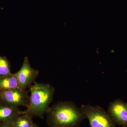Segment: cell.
Listing matches in <instances>:
<instances>
[{
	"mask_svg": "<svg viewBox=\"0 0 127 127\" xmlns=\"http://www.w3.org/2000/svg\"><path fill=\"white\" fill-rule=\"evenodd\" d=\"M20 88L23 91L31 86L35 82L39 74V71L32 67L28 58L25 57L21 69L15 73Z\"/></svg>",
	"mask_w": 127,
	"mask_h": 127,
	"instance_id": "5b68a950",
	"label": "cell"
},
{
	"mask_svg": "<svg viewBox=\"0 0 127 127\" xmlns=\"http://www.w3.org/2000/svg\"><path fill=\"white\" fill-rule=\"evenodd\" d=\"M1 103V97L0 94V104Z\"/></svg>",
	"mask_w": 127,
	"mask_h": 127,
	"instance_id": "4fadbf2b",
	"label": "cell"
},
{
	"mask_svg": "<svg viewBox=\"0 0 127 127\" xmlns=\"http://www.w3.org/2000/svg\"><path fill=\"white\" fill-rule=\"evenodd\" d=\"M0 94L1 103L4 105L14 107H27L29 104L30 97L27 92L20 88L0 91Z\"/></svg>",
	"mask_w": 127,
	"mask_h": 127,
	"instance_id": "277c9868",
	"label": "cell"
},
{
	"mask_svg": "<svg viewBox=\"0 0 127 127\" xmlns=\"http://www.w3.org/2000/svg\"><path fill=\"white\" fill-rule=\"evenodd\" d=\"M31 127H39L36 124L34 123V125H32Z\"/></svg>",
	"mask_w": 127,
	"mask_h": 127,
	"instance_id": "7c38bea8",
	"label": "cell"
},
{
	"mask_svg": "<svg viewBox=\"0 0 127 127\" xmlns=\"http://www.w3.org/2000/svg\"><path fill=\"white\" fill-rule=\"evenodd\" d=\"M0 127H14L12 124L7 123H0Z\"/></svg>",
	"mask_w": 127,
	"mask_h": 127,
	"instance_id": "8fae6325",
	"label": "cell"
},
{
	"mask_svg": "<svg viewBox=\"0 0 127 127\" xmlns=\"http://www.w3.org/2000/svg\"><path fill=\"white\" fill-rule=\"evenodd\" d=\"M107 112L116 125L127 127V102L119 99L114 100L109 103Z\"/></svg>",
	"mask_w": 127,
	"mask_h": 127,
	"instance_id": "8992f818",
	"label": "cell"
},
{
	"mask_svg": "<svg viewBox=\"0 0 127 127\" xmlns=\"http://www.w3.org/2000/svg\"><path fill=\"white\" fill-rule=\"evenodd\" d=\"M18 107L9 106L0 104V123L12 124L21 114Z\"/></svg>",
	"mask_w": 127,
	"mask_h": 127,
	"instance_id": "52a82bcc",
	"label": "cell"
},
{
	"mask_svg": "<svg viewBox=\"0 0 127 127\" xmlns=\"http://www.w3.org/2000/svg\"><path fill=\"white\" fill-rule=\"evenodd\" d=\"M20 88L18 80L15 73L0 78V91Z\"/></svg>",
	"mask_w": 127,
	"mask_h": 127,
	"instance_id": "ba28073f",
	"label": "cell"
},
{
	"mask_svg": "<svg viewBox=\"0 0 127 127\" xmlns=\"http://www.w3.org/2000/svg\"><path fill=\"white\" fill-rule=\"evenodd\" d=\"M30 86V101L25 111H21V114H26L32 117L43 119L52 101L55 92L54 88L47 83L35 82Z\"/></svg>",
	"mask_w": 127,
	"mask_h": 127,
	"instance_id": "7a4b0ae2",
	"label": "cell"
},
{
	"mask_svg": "<svg viewBox=\"0 0 127 127\" xmlns=\"http://www.w3.org/2000/svg\"><path fill=\"white\" fill-rule=\"evenodd\" d=\"M46 114L49 127H79L86 118L81 108L71 101L57 103L50 107Z\"/></svg>",
	"mask_w": 127,
	"mask_h": 127,
	"instance_id": "6da1fadb",
	"label": "cell"
},
{
	"mask_svg": "<svg viewBox=\"0 0 127 127\" xmlns=\"http://www.w3.org/2000/svg\"><path fill=\"white\" fill-rule=\"evenodd\" d=\"M11 65L5 57L0 56V78L11 74Z\"/></svg>",
	"mask_w": 127,
	"mask_h": 127,
	"instance_id": "30bf717a",
	"label": "cell"
},
{
	"mask_svg": "<svg viewBox=\"0 0 127 127\" xmlns=\"http://www.w3.org/2000/svg\"><path fill=\"white\" fill-rule=\"evenodd\" d=\"M80 108L91 127H117L107 112L99 106L82 104Z\"/></svg>",
	"mask_w": 127,
	"mask_h": 127,
	"instance_id": "3957f363",
	"label": "cell"
},
{
	"mask_svg": "<svg viewBox=\"0 0 127 127\" xmlns=\"http://www.w3.org/2000/svg\"><path fill=\"white\" fill-rule=\"evenodd\" d=\"M32 118L26 114H21L12 124L14 127H31L34 124Z\"/></svg>",
	"mask_w": 127,
	"mask_h": 127,
	"instance_id": "9c48e42d",
	"label": "cell"
}]
</instances>
